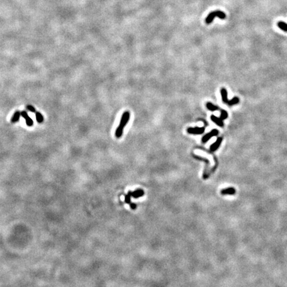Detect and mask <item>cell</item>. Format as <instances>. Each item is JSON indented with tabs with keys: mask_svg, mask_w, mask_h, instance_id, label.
I'll list each match as a JSON object with an SVG mask.
<instances>
[{
	"mask_svg": "<svg viewBox=\"0 0 287 287\" xmlns=\"http://www.w3.org/2000/svg\"><path fill=\"white\" fill-rule=\"evenodd\" d=\"M215 18H218L221 19H224L226 18V15L224 12H221L220 10L215 11V12H211L207 15L205 19V23L207 24H210L213 22V19Z\"/></svg>",
	"mask_w": 287,
	"mask_h": 287,
	"instance_id": "obj_2",
	"label": "cell"
},
{
	"mask_svg": "<svg viewBox=\"0 0 287 287\" xmlns=\"http://www.w3.org/2000/svg\"><path fill=\"white\" fill-rule=\"evenodd\" d=\"M128 193L131 197H134V198L135 199H137V198H139V197H141L142 196H143L144 195V191L142 190V189H137V190H136L134 191H130Z\"/></svg>",
	"mask_w": 287,
	"mask_h": 287,
	"instance_id": "obj_5",
	"label": "cell"
},
{
	"mask_svg": "<svg viewBox=\"0 0 287 287\" xmlns=\"http://www.w3.org/2000/svg\"><path fill=\"white\" fill-rule=\"evenodd\" d=\"M239 102V99L238 97H237V96H235V97L233 98L231 100H229L227 105H229V106H233V105H237Z\"/></svg>",
	"mask_w": 287,
	"mask_h": 287,
	"instance_id": "obj_14",
	"label": "cell"
},
{
	"mask_svg": "<svg viewBox=\"0 0 287 287\" xmlns=\"http://www.w3.org/2000/svg\"><path fill=\"white\" fill-rule=\"evenodd\" d=\"M227 117H228V114L226 110H221L220 118L222 120H224L227 119Z\"/></svg>",
	"mask_w": 287,
	"mask_h": 287,
	"instance_id": "obj_16",
	"label": "cell"
},
{
	"mask_svg": "<svg viewBox=\"0 0 287 287\" xmlns=\"http://www.w3.org/2000/svg\"><path fill=\"white\" fill-rule=\"evenodd\" d=\"M130 198H131V196H130L128 193L126 194V196H125V203L130 205L131 203H132V202H131V200H130Z\"/></svg>",
	"mask_w": 287,
	"mask_h": 287,
	"instance_id": "obj_17",
	"label": "cell"
},
{
	"mask_svg": "<svg viewBox=\"0 0 287 287\" xmlns=\"http://www.w3.org/2000/svg\"><path fill=\"white\" fill-rule=\"evenodd\" d=\"M130 116V112L128 111L124 112L123 114H122L120 119V124L118 126L116 130V132H115V136L117 138H120L122 136L124 128L129 121Z\"/></svg>",
	"mask_w": 287,
	"mask_h": 287,
	"instance_id": "obj_1",
	"label": "cell"
},
{
	"mask_svg": "<svg viewBox=\"0 0 287 287\" xmlns=\"http://www.w3.org/2000/svg\"><path fill=\"white\" fill-rule=\"evenodd\" d=\"M26 108L28 110H29L30 112H36V111H35V108L33 107V106H32V105H27L26 106Z\"/></svg>",
	"mask_w": 287,
	"mask_h": 287,
	"instance_id": "obj_18",
	"label": "cell"
},
{
	"mask_svg": "<svg viewBox=\"0 0 287 287\" xmlns=\"http://www.w3.org/2000/svg\"><path fill=\"white\" fill-rule=\"evenodd\" d=\"M21 115L22 116V117L25 120V123L28 126H32L33 125V121L29 116L28 114L27 113V112L23 110V111L21 112Z\"/></svg>",
	"mask_w": 287,
	"mask_h": 287,
	"instance_id": "obj_6",
	"label": "cell"
},
{
	"mask_svg": "<svg viewBox=\"0 0 287 287\" xmlns=\"http://www.w3.org/2000/svg\"><path fill=\"white\" fill-rule=\"evenodd\" d=\"M222 140H223V138H222V137H219V138H218L217 140H216V142L211 146L210 150L211 151V152H215V151H216L219 148V147L220 146Z\"/></svg>",
	"mask_w": 287,
	"mask_h": 287,
	"instance_id": "obj_8",
	"label": "cell"
},
{
	"mask_svg": "<svg viewBox=\"0 0 287 287\" xmlns=\"http://www.w3.org/2000/svg\"><path fill=\"white\" fill-rule=\"evenodd\" d=\"M206 107L207 108L208 110H211V111H215V110H219V107H217V106H215V105H213V104L211 102H207V104H206Z\"/></svg>",
	"mask_w": 287,
	"mask_h": 287,
	"instance_id": "obj_12",
	"label": "cell"
},
{
	"mask_svg": "<svg viewBox=\"0 0 287 287\" xmlns=\"http://www.w3.org/2000/svg\"><path fill=\"white\" fill-rule=\"evenodd\" d=\"M236 193V190L233 187H228L221 190V194L223 196L225 195H235Z\"/></svg>",
	"mask_w": 287,
	"mask_h": 287,
	"instance_id": "obj_7",
	"label": "cell"
},
{
	"mask_svg": "<svg viewBox=\"0 0 287 287\" xmlns=\"http://www.w3.org/2000/svg\"><path fill=\"white\" fill-rule=\"evenodd\" d=\"M20 116H21V112L20 111H15V113L13 115V116H12V119H11V122H12V123H15V122H18L19 120V118H20Z\"/></svg>",
	"mask_w": 287,
	"mask_h": 287,
	"instance_id": "obj_11",
	"label": "cell"
},
{
	"mask_svg": "<svg viewBox=\"0 0 287 287\" xmlns=\"http://www.w3.org/2000/svg\"><path fill=\"white\" fill-rule=\"evenodd\" d=\"M35 116H36V120L37 121V122L39 123H42L44 120L43 116L41 114V113H40L39 112H35Z\"/></svg>",
	"mask_w": 287,
	"mask_h": 287,
	"instance_id": "obj_13",
	"label": "cell"
},
{
	"mask_svg": "<svg viewBox=\"0 0 287 287\" xmlns=\"http://www.w3.org/2000/svg\"><path fill=\"white\" fill-rule=\"evenodd\" d=\"M278 26L280 29H282L284 31L287 32V23H284L283 21H279L278 23Z\"/></svg>",
	"mask_w": 287,
	"mask_h": 287,
	"instance_id": "obj_15",
	"label": "cell"
},
{
	"mask_svg": "<svg viewBox=\"0 0 287 287\" xmlns=\"http://www.w3.org/2000/svg\"><path fill=\"white\" fill-rule=\"evenodd\" d=\"M218 134H219V131H218L216 129L213 130H211V132H209V133H207V134L205 135L202 138V142H203V143H206L207 141L210 140V138H211V137L216 136H217Z\"/></svg>",
	"mask_w": 287,
	"mask_h": 287,
	"instance_id": "obj_3",
	"label": "cell"
},
{
	"mask_svg": "<svg viewBox=\"0 0 287 287\" xmlns=\"http://www.w3.org/2000/svg\"><path fill=\"white\" fill-rule=\"evenodd\" d=\"M221 94L222 100H223V102L227 104L228 102H229V100L227 99V90L225 88H222L221 89Z\"/></svg>",
	"mask_w": 287,
	"mask_h": 287,
	"instance_id": "obj_10",
	"label": "cell"
},
{
	"mask_svg": "<svg viewBox=\"0 0 287 287\" xmlns=\"http://www.w3.org/2000/svg\"><path fill=\"white\" fill-rule=\"evenodd\" d=\"M211 120L213 122H215V123L217 125L220 126V127H223V126H224V123H223V120H222L220 118L216 117V116H214V115H211Z\"/></svg>",
	"mask_w": 287,
	"mask_h": 287,
	"instance_id": "obj_9",
	"label": "cell"
},
{
	"mask_svg": "<svg viewBox=\"0 0 287 287\" xmlns=\"http://www.w3.org/2000/svg\"><path fill=\"white\" fill-rule=\"evenodd\" d=\"M205 131V127H195L187 128V132L191 134H202Z\"/></svg>",
	"mask_w": 287,
	"mask_h": 287,
	"instance_id": "obj_4",
	"label": "cell"
}]
</instances>
